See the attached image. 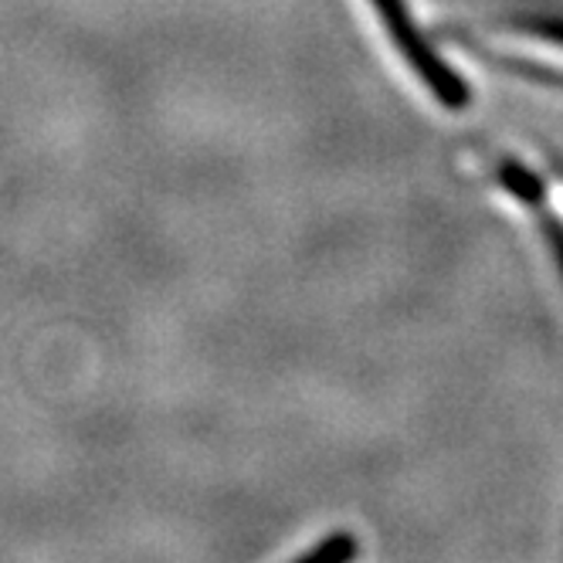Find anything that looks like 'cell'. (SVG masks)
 <instances>
[{
  "mask_svg": "<svg viewBox=\"0 0 563 563\" xmlns=\"http://www.w3.org/2000/svg\"><path fill=\"white\" fill-rule=\"evenodd\" d=\"M374 14L380 18L390 45L397 48V55L408 62V68L421 78V86L434 96L438 106H445L452 112H462L472 106V89L465 78L441 58L431 42L421 34V27L411 18L408 0H371Z\"/></svg>",
  "mask_w": 563,
  "mask_h": 563,
  "instance_id": "obj_1",
  "label": "cell"
},
{
  "mask_svg": "<svg viewBox=\"0 0 563 563\" xmlns=\"http://www.w3.org/2000/svg\"><path fill=\"white\" fill-rule=\"evenodd\" d=\"M475 58H482L486 65H493L496 71H506L519 82H530V86H543V89H560L563 92V68H553V65H543V62H530V58H516V55H499V52H489V48H478L472 45L468 37L462 42Z\"/></svg>",
  "mask_w": 563,
  "mask_h": 563,
  "instance_id": "obj_2",
  "label": "cell"
},
{
  "mask_svg": "<svg viewBox=\"0 0 563 563\" xmlns=\"http://www.w3.org/2000/svg\"><path fill=\"white\" fill-rule=\"evenodd\" d=\"M496 180L516 197V200H522L527 208H540V205H547V194H543V184H540V177L537 174H530L527 167L519 164V159H499L496 164Z\"/></svg>",
  "mask_w": 563,
  "mask_h": 563,
  "instance_id": "obj_3",
  "label": "cell"
},
{
  "mask_svg": "<svg viewBox=\"0 0 563 563\" xmlns=\"http://www.w3.org/2000/svg\"><path fill=\"white\" fill-rule=\"evenodd\" d=\"M360 553V543L353 533H333L323 543H316L306 556H299L296 563H353Z\"/></svg>",
  "mask_w": 563,
  "mask_h": 563,
  "instance_id": "obj_4",
  "label": "cell"
},
{
  "mask_svg": "<svg viewBox=\"0 0 563 563\" xmlns=\"http://www.w3.org/2000/svg\"><path fill=\"white\" fill-rule=\"evenodd\" d=\"M516 31H527L533 37H543V42L563 45V18H540V14H527V18H509L506 21Z\"/></svg>",
  "mask_w": 563,
  "mask_h": 563,
  "instance_id": "obj_5",
  "label": "cell"
},
{
  "mask_svg": "<svg viewBox=\"0 0 563 563\" xmlns=\"http://www.w3.org/2000/svg\"><path fill=\"white\" fill-rule=\"evenodd\" d=\"M533 211H540L543 238H547L550 255H553V262H556V268H560V275H563V221H560L556 214H550V211H547V205H540V208H533Z\"/></svg>",
  "mask_w": 563,
  "mask_h": 563,
  "instance_id": "obj_6",
  "label": "cell"
}]
</instances>
